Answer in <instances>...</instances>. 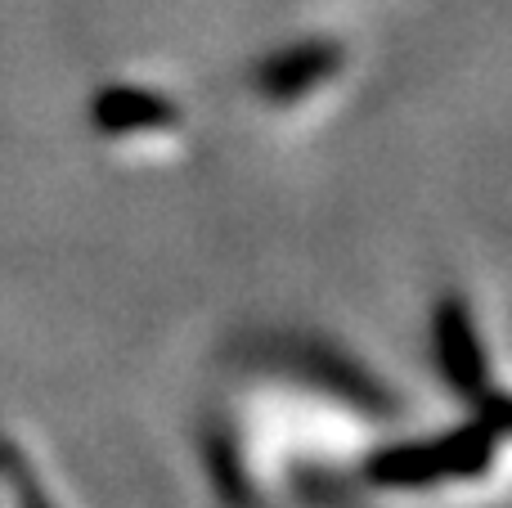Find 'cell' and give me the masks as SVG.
Wrapping results in <instances>:
<instances>
[{"mask_svg": "<svg viewBox=\"0 0 512 508\" xmlns=\"http://www.w3.org/2000/svg\"><path fill=\"white\" fill-rule=\"evenodd\" d=\"M504 441L481 419H468L450 432H436L423 441H396L364 459V482L378 491H427L441 482H468L490 473Z\"/></svg>", "mask_w": 512, "mask_h": 508, "instance_id": "1", "label": "cell"}, {"mask_svg": "<svg viewBox=\"0 0 512 508\" xmlns=\"http://www.w3.org/2000/svg\"><path fill=\"white\" fill-rule=\"evenodd\" d=\"M432 351L441 378L454 396L463 401H477L490 387V360L481 347L477 320H472V306L459 293H441V302L432 306Z\"/></svg>", "mask_w": 512, "mask_h": 508, "instance_id": "2", "label": "cell"}, {"mask_svg": "<svg viewBox=\"0 0 512 508\" xmlns=\"http://www.w3.org/2000/svg\"><path fill=\"white\" fill-rule=\"evenodd\" d=\"M292 360H297V374L306 378V383L324 387L337 401L355 405V410H369V414H378V419L382 414H396V396L364 365H355L346 351L328 347V342H301V347L292 351Z\"/></svg>", "mask_w": 512, "mask_h": 508, "instance_id": "3", "label": "cell"}, {"mask_svg": "<svg viewBox=\"0 0 512 508\" xmlns=\"http://www.w3.org/2000/svg\"><path fill=\"white\" fill-rule=\"evenodd\" d=\"M346 63V50L328 36L319 41H301L292 50H279L274 59H265L256 68V90H261L270 104H292V99L310 95L315 86H324L328 77H337Z\"/></svg>", "mask_w": 512, "mask_h": 508, "instance_id": "4", "label": "cell"}, {"mask_svg": "<svg viewBox=\"0 0 512 508\" xmlns=\"http://www.w3.org/2000/svg\"><path fill=\"white\" fill-rule=\"evenodd\" d=\"M90 122L104 135H140V131H167L180 122V108L171 99L153 95L140 86H108L90 104Z\"/></svg>", "mask_w": 512, "mask_h": 508, "instance_id": "5", "label": "cell"}, {"mask_svg": "<svg viewBox=\"0 0 512 508\" xmlns=\"http://www.w3.org/2000/svg\"><path fill=\"white\" fill-rule=\"evenodd\" d=\"M203 459H207V473H212V486H216V495H221L225 508H256L252 477H248V464H243V446L225 423L207 428Z\"/></svg>", "mask_w": 512, "mask_h": 508, "instance_id": "6", "label": "cell"}, {"mask_svg": "<svg viewBox=\"0 0 512 508\" xmlns=\"http://www.w3.org/2000/svg\"><path fill=\"white\" fill-rule=\"evenodd\" d=\"M0 482H5L14 508H54L50 491L41 486L36 464L23 455V446H18L14 437H5V432H0Z\"/></svg>", "mask_w": 512, "mask_h": 508, "instance_id": "7", "label": "cell"}, {"mask_svg": "<svg viewBox=\"0 0 512 508\" xmlns=\"http://www.w3.org/2000/svg\"><path fill=\"white\" fill-rule=\"evenodd\" d=\"M472 419H481L490 432H495L499 441L512 437V392H495V387H486V392L472 401Z\"/></svg>", "mask_w": 512, "mask_h": 508, "instance_id": "8", "label": "cell"}]
</instances>
